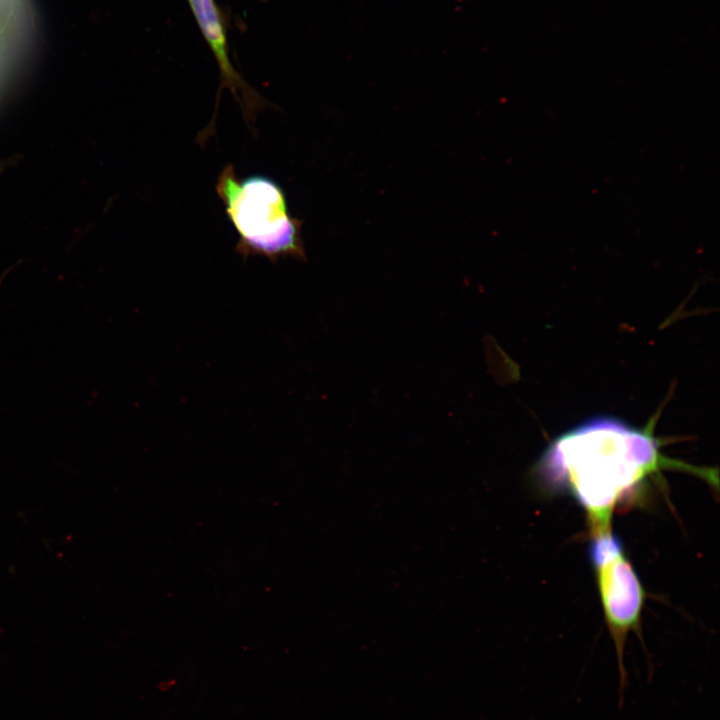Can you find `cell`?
Returning <instances> with one entry per match:
<instances>
[{
  "label": "cell",
  "instance_id": "6da1fadb",
  "mask_svg": "<svg viewBox=\"0 0 720 720\" xmlns=\"http://www.w3.org/2000/svg\"><path fill=\"white\" fill-rule=\"evenodd\" d=\"M663 469H677L718 486L717 472L664 456L652 425L636 428L612 417H594L553 440L538 463L552 488L574 497L588 515L592 533L610 530L616 504Z\"/></svg>",
  "mask_w": 720,
  "mask_h": 720
},
{
  "label": "cell",
  "instance_id": "7a4b0ae2",
  "mask_svg": "<svg viewBox=\"0 0 720 720\" xmlns=\"http://www.w3.org/2000/svg\"><path fill=\"white\" fill-rule=\"evenodd\" d=\"M216 192L234 227L236 251L244 258L264 256L272 262L282 257H306L303 221L289 213L286 195L273 179L252 175L239 180L232 164L222 169Z\"/></svg>",
  "mask_w": 720,
  "mask_h": 720
},
{
  "label": "cell",
  "instance_id": "3957f363",
  "mask_svg": "<svg viewBox=\"0 0 720 720\" xmlns=\"http://www.w3.org/2000/svg\"><path fill=\"white\" fill-rule=\"evenodd\" d=\"M589 557L617 652L622 698L627 683L624 665L625 641L628 633L639 626L644 591L632 564L625 557L622 541L611 530L592 536Z\"/></svg>",
  "mask_w": 720,
  "mask_h": 720
},
{
  "label": "cell",
  "instance_id": "277c9868",
  "mask_svg": "<svg viewBox=\"0 0 720 720\" xmlns=\"http://www.w3.org/2000/svg\"><path fill=\"white\" fill-rule=\"evenodd\" d=\"M188 2L221 72L222 83L217 103L220 91L228 88L239 103L245 119L253 122L257 111L265 106V100L242 79L230 61L225 29L214 0Z\"/></svg>",
  "mask_w": 720,
  "mask_h": 720
}]
</instances>
